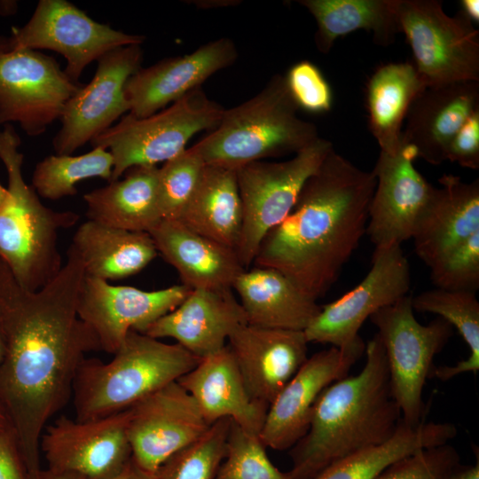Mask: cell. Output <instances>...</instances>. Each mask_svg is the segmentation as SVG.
Returning a JSON list of instances; mask_svg holds the SVG:
<instances>
[{
	"instance_id": "6da1fadb",
	"label": "cell",
	"mask_w": 479,
	"mask_h": 479,
	"mask_svg": "<svg viewBox=\"0 0 479 479\" xmlns=\"http://www.w3.org/2000/svg\"><path fill=\"white\" fill-rule=\"evenodd\" d=\"M85 277L70 246L58 275L36 291L20 287L0 262V303L5 349L0 363V404L13 431L28 479H42L40 438L72 397L77 369L98 339L79 318Z\"/></svg>"
},
{
	"instance_id": "7a4b0ae2",
	"label": "cell",
	"mask_w": 479,
	"mask_h": 479,
	"mask_svg": "<svg viewBox=\"0 0 479 479\" xmlns=\"http://www.w3.org/2000/svg\"><path fill=\"white\" fill-rule=\"evenodd\" d=\"M376 179L333 149L288 216L263 237L252 266L271 268L318 301L365 234Z\"/></svg>"
},
{
	"instance_id": "3957f363",
	"label": "cell",
	"mask_w": 479,
	"mask_h": 479,
	"mask_svg": "<svg viewBox=\"0 0 479 479\" xmlns=\"http://www.w3.org/2000/svg\"><path fill=\"white\" fill-rule=\"evenodd\" d=\"M365 352L358 373L334 381L318 397L306 434L291 448L294 479H311L341 459L385 442L398 428L401 412L377 334Z\"/></svg>"
},
{
	"instance_id": "277c9868",
	"label": "cell",
	"mask_w": 479,
	"mask_h": 479,
	"mask_svg": "<svg viewBox=\"0 0 479 479\" xmlns=\"http://www.w3.org/2000/svg\"><path fill=\"white\" fill-rule=\"evenodd\" d=\"M109 362L84 358L73 384L75 420L123 412L191 371L200 358L178 343L169 344L131 330Z\"/></svg>"
},
{
	"instance_id": "5b68a950",
	"label": "cell",
	"mask_w": 479,
	"mask_h": 479,
	"mask_svg": "<svg viewBox=\"0 0 479 479\" xmlns=\"http://www.w3.org/2000/svg\"><path fill=\"white\" fill-rule=\"evenodd\" d=\"M20 138L12 124L0 131V159L8 174V197L0 208V262L23 288L36 291L62 268L59 232L75 225L79 216L44 206L23 179Z\"/></svg>"
},
{
	"instance_id": "8992f818",
	"label": "cell",
	"mask_w": 479,
	"mask_h": 479,
	"mask_svg": "<svg viewBox=\"0 0 479 479\" xmlns=\"http://www.w3.org/2000/svg\"><path fill=\"white\" fill-rule=\"evenodd\" d=\"M281 75L247 101L224 109L216 129L192 147L205 164L237 170L267 158L295 154L319 136L314 123L301 119Z\"/></svg>"
},
{
	"instance_id": "52a82bcc",
	"label": "cell",
	"mask_w": 479,
	"mask_h": 479,
	"mask_svg": "<svg viewBox=\"0 0 479 479\" xmlns=\"http://www.w3.org/2000/svg\"><path fill=\"white\" fill-rule=\"evenodd\" d=\"M224 110L200 87L150 116H122L90 144L109 150L114 160L110 182L115 181L132 167L156 166L176 157L196 133L216 129Z\"/></svg>"
},
{
	"instance_id": "ba28073f",
	"label": "cell",
	"mask_w": 479,
	"mask_h": 479,
	"mask_svg": "<svg viewBox=\"0 0 479 479\" xmlns=\"http://www.w3.org/2000/svg\"><path fill=\"white\" fill-rule=\"evenodd\" d=\"M333 144L318 137L283 161H258L236 170L243 222L236 253L245 269L253 265L263 237L293 209L306 182Z\"/></svg>"
},
{
	"instance_id": "9c48e42d",
	"label": "cell",
	"mask_w": 479,
	"mask_h": 479,
	"mask_svg": "<svg viewBox=\"0 0 479 479\" xmlns=\"http://www.w3.org/2000/svg\"><path fill=\"white\" fill-rule=\"evenodd\" d=\"M370 318L385 350L391 394L402 420L417 426L424 421L422 391L434 366L433 359L452 337L453 327L442 318L428 325L419 323L409 295L379 310Z\"/></svg>"
},
{
	"instance_id": "30bf717a",
	"label": "cell",
	"mask_w": 479,
	"mask_h": 479,
	"mask_svg": "<svg viewBox=\"0 0 479 479\" xmlns=\"http://www.w3.org/2000/svg\"><path fill=\"white\" fill-rule=\"evenodd\" d=\"M397 18L427 87L479 82V31L460 12L447 15L436 0H398Z\"/></svg>"
},
{
	"instance_id": "8fae6325",
	"label": "cell",
	"mask_w": 479,
	"mask_h": 479,
	"mask_svg": "<svg viewBox=\"0 0 479 479\" xmlns=\"http://www.w3.org/2000/svg\"><path fill=\"white\" fill-rule=\"evenodd\" d=\"M82 84L72 82L51 56L12 49L0 37V125L18 122L31 137L59 120Z\"/></svg>"
},
{
	"instance_id": "7c38bea8",
	"label": "cell",
	"mask_w": 479,
	"mask_h": 479,
	"mask_svg": "<svg viewBox=\"0 0 479 479\" xmlns=\"http://www.w3.org/2000/svg\"><path fill=\"white\" fill-rule=\"evenodd\" d=\"M12 49L51 50L61 54L68 78L79 82L92 61L119 47L141 44L145 36L130 35L95 21L66 0H41L29 20L4 37Z\"/></svg>"
},
{
	"instance_id": "4fadbf2b",
	"label": "cell",
	"mask_w": 479,
	"mask_h": 479,
	"mask_svg": "<svg viewBox=\"0 0 479 479\" xmlns=\"http://www.w3.org/2000/svg\"><path fill=\"white\" fill-rule=\"evenodd\" d=\"M130 409L104 418L77 420L65 415L47 424L40 438L46 475L75 474L104 479L131 459L128 437Z\"/></svg>"
},
{
	"instance_id": "5bb4252c",
	"label": "cell",
	"mask_w": 479,
	"mask_h": 479,
	"mask_svg": "<svg viewBox=\"0 0 479 479\" xmlns=\"http://www.w3.org/2000/svg\"><path fill=\"white\" fill-rule=\"evenodd\" d=\"M410 287V265L401 246L375 248L363 280L339 299L321 306L303 331L308 342L340 349L357 343L362 340L358 332L364 322L408 295Z\"/></svg>"
},
{
	"instance_id": "9a60e30c",
	"label": "cell",
	"mask_w": 479,
	"mask_h": 479,
	"mask_svg": "<svg viewBox=\"0 0 479 479\" xmlns=\"http://www.w3.org/2000/svg\"><path fill=\"white\" fill-rule=\"evenodd\" d=\"M141 44L108 51L98 60L93 78L67 101L59 120L61 128L52 139L56 154L70 155L130 111L124 87L140 67Z\"/></svg>"
},
{
	"instance_id": "2e32d148",
	"label": "cell",
	"mask_w": 479,
	"mask_h": 479,
	"mask_svg": "<svg viewBox=\"0 0 479 479\" xmlns=\"http://www.w3.org/2000/svg\"><path fill=\"white\" fill-rule=\"evenodd\" d=\"M209 425L192 397L177 381L130 408L128 437L133 461L155 474L174 453L203 436Z\"/></svg>"
},
{
	"instance_id": "e0dca14e",
	"label": "cell",
	"mask_w": 479,
	"mask_h": 479,
	"mask_svg": "<svg viewBox=\"0 0 479 479\" xmlns=\"http://www.w3.org/2000/svg\"><path fill=\"white\" fill-rule=\"evenodd\" d=\"M190 291L182 284L144 291L85 276L77 312L96 335L100 350L114 354L130 331L143 333L157 319L175 310Z\"/></svg>"
},
{
	"instance_id": "ac0fdd59",
	"label": "cell",
	"mask_w": 479,
	"mask_h": 479,
	"mask_svg": "<svg viewBox=\"0 0 479 479\" xmlns=\"http://www.w3.org/2000/svg\"><path fill=\"white\" fill-rule=\"evenodd\" d=\"M416 158L403 139L397 153H380L365 231L375 248L401 246L413 236L434 188L415 169Z\"/></svg>"
},
{
	"instance_id": "d6986e66",
	"label": "cell",
	"mask_w": 479,
	"mask_h": 479,
	"mask_svg": "<svg viewBox=\"0 0 479 479\" xmlns=\"http://www.w3.org/2000/svg\"><path fill=\"white\" fill-rule=\"evenodd\" d=\"M365 350L360 340L343 349L331 346L308 357L269 405L258 435L262 444L278 451L292 448L306 434L319 395L348 375Z\"/></svg>"
},
{
	"instance_id": "ffe728a7",
	"label": "cell",
	"mask_w": 479,
	"mask_h": 479,
	"mask_svg": "<svg viewBox=\"0 0 479 479\" xmlns=\"http://www.w3.org/2000/svg\"><path fill=\"white\" fill-rule=\"evenodd\" d=\"M237 59L234 42L222 37L200 46L189 54L140 67L128 79L124 87L130 114L144 118L162 110L200 88L211 75L232 66Z\"/></svg>"
},
{
	"instance_id": "44dd1931",
	"label": "cell",
	"mask_w": 479,
	"mask_h": 479,
	"mask_svg": "<svg viewBox=\"0 0 479 479\" xmlns=\"http://www.w3.org/2000/svg\"><path fill=\"white\" fill-rule=\"evenodd\" d=\"M308 343L303 331L246 324L227 346L251 398L269 406L307 360Z\"/></svg>"
},
{
	"instance_id": "7402d4cb",
	"label": "cell",
	"mask_w": 479,
	"mask_h": 479,
	"mask_svg": "<svg viewBox=\"0 0 479 479\" xmlns=\"http://www.w3.org/2000/svg\"><path fill=\"white\" fill-rule=\"evenodd\" d=\"M246 324V314L232 288L193 289L142 334L159 340L172 338L203 358L224 349L232 334Z\"/></svg>"
},
{
	"instance_id": "603a6c76",
	"label": "cell",
	"mask_w": 479,
	"mask_h": 479,
	"mask_svg": "<svg viewBox=\"0 0 479 479\" xmlns=\"http://www.w3.org/2000/svg\"><path fill=\"white\" fill-rule=\"evenodd\" d=\"M478 110L479 82L427 87L409 108L402 139L415 148L417 157L439 165L446 161L453 137Z\"/></svg>"
},
{
	"instance_id": "cb8c5ba5",
	"label": "cell",
	"mask_w": 479,
	"mask_h": 479,
	"mask_svg": "<svg viewBox=\"0 0 479 479\" xmlns=\"http://www.w3.org/2000/svg\"><path fill=\"white\" fill-rule=\"evenodd\" d=\"M177 382L192 397L209 425L226 418L259 435L269 406L251 398L227 345L200 358Z\"/></svg>"
},
{
	"instance_id": "d4e9b609",
	"label": "cell",
	"mask_w": 479,
	"mask_h": 479,
	"mask_svg": "<svg viewBox=\"0 0 479 479\" xmlns=\"http://www.w3.org/2000/svg\"><path fill=\"white\" fill-rule=\"evenodd\" d=\"M438 182L412 238L416 255L428 267L479 232V180L444 174Z\"/></svg>"
},
{
	"instance_id": "484cf974",
	"label": "cell",
	"mask_w": 479,
	"mask_h": 479,
	"mask_svg": "<svg viewBox=\"0 0 479 479\" xmlns=\"http://www.w3.org/2000/svg\"><path fill=\"white\" fill-rule=\"evenodd\" d=\"M149 234L157 252L193 289L232 288L246 270L236 250L200 235L177 220H161Z\"/></svg>"
},
{
	"instance_id": "4316f807",
	"label": "cell",
	"mask_w": 479,
	"mask_h": 479,
	"mask_svg": "<svg viewBox=\"0 0 479 479\" xmlns=\"http://www.w3.org/2000/svg\"><path fill=\"white\" fill-rule=\"evenodd\" d=\"M232 290L240 298L247 324L253 326L304 331L321 309L317 301L271 268L251 266L244 270Z\"/></svg>"
},
{
	"instance_id": "83f0119b",
	"label": "cell",
	"mask_w": 479,
	"mask_h": 479,
	"mask_svg": "<svg viewBox=\"0 0 479 479\" xmlns=\"http://www.w3.org/2000/svg\"><path fill=\"white\" fill-rule=\"evenodd\" d=\"M122 180L109 182L83 196L89 220L131 232H148L161 220L157 166L129 169Z\"/></svg>"
},
{
	"instance_id": "f1b7e54d",
	"label": "cell",
	"mask_w": 479,
	"mask_h": 479,
	"mask_svg": "<svg viewBox=\"0 0 479 479\" xmlns=\"http://www.w3.org/2000/svg\"><path fill=\"white\" fill-rule=\"evenodd\" d=\"M71 246L82 261L85 276L106 281L137 274L158 255L148 232L122 230L92 220L78 227Z\"/></svg>"
},
{
	"instance_id": "f546056e",
	"label": "cell",
	"mask_w": 479,
	"mask_h": 479,
	"mask_svg": "<svg viewBox=\"0 0 479 479\" xmlns=\"http://www.w3.org/2000/svg\"><path fill=\"white\" fill-rule=\"evenodd\" d=\"M177 221L236 250L243 222L236 171L205 164L197 188Z\"/></svg>"
},
{
	"instance_id": "4dcf8cb0",
	"label": "cell",
	"mask_w": 479,
	"mask_h": 479,
	"mask_svg": "<svg viewBox=\"0 0 479 479\" xmlns=\"http://www.w3.org/2000/svg\"><path fill=\"white\" fill-rule=\"evenodd\" d=\"M427 88L413 64L382 65L366 86L368 126L381 152L397 153L402 145V127L413 100Z\"/></svg>"
},
{
	"instance_id": "1f68e13d",
	"label": "cell",
	"mask_w": 479,
	"mask_h": 479,
	"mask_svg": "<svg viewBox=\"0 0 479 479\" xmlns=\"http://www.w3.org/2000/svg\"><path fill=\"white\" fill-rule=\"evenodd\" d=\"M398 0H300L314 17L317 49L327 54L340 36L358 29L373 34L375 43L389 46L401 33Z\"/></svg>"
},
{
	"instance_id": "d6a6232c",
	"label": "cell",
	"mask_w": 479,
	"mask_h": 479,
	"mask_svg": "<svg viewBox=\"0 0 479 479\" xmlns=\"http://www.w3.org/2000/svg\"><path fill=\"white\" fill-rule=\"evenodd\" d=\"M457 435L454 424L401 420L393 436L331 464L311 479H375L386 468L418 451L447 444Z\"/></svg>"
},
{
	"instance_id": "836d02e7",
	"label": "cell",
	"mask_w": 479,
	"mask_h": 479,
	"mask_svg": "<svg viewBox=\"0 0 479 479\" xmlns=\"http://www.w3.org/2000/svg\"><path fill=\"white\" fill-rule=\"evenodd\" d=\"M412 306L420 312L434 313L454 326L469 348V355L453 366H433L429 377L447 381L479 370V302L475 293L440 288L412 297Z\"/></svg>"
},
{
	"instance_id": "e575fe53",
	"label": "cell",
	"mask_w": 479,
	"mask_h": 479,
	"mask_svg": "<svg viewBox=\"0 0 479 479\" xmlns=\"http://www.w3.org/2000/svg\"><path fill=\"white\" fill-rule=\"evenodd\" d=\"M113 166L112 154L101 147L78 156L50 155L36 164L31 186L40 197L59 200L76 194V185L84 179L100 177L110 182Z\"/></svg>"
},
{
	"instance_id": "d590c367",
	"label": "cell",
	"mask_w": 479,
	"mask_h": 479,
	"mask_svg": "<svg viewBox=\"0 0 479 479\" xmlns=\"http://www.w3.org/2000/svg\"><path fill=\"white\" fill-rule=\"evenodd\" d=\"M231 422L224 418L211 424L199 439L170 456L155 473L156 479H215Z\"/></svg>"
},
{
	"instance_id": "8d00e7d4",
	"label": "cell",
	"mask_w": 479,
	"mask_h": 479,
	"mask_svg": "<svg viewBox=\"0 0 479 479\" xmlns=\"http://www.w3.org/2000/svg\"><path fill=\"white\" fill-rule=\"evenodd\" d=\"M257 435L231 422L225 454L215 479H294L269 459Z\"/></svg>"
},
{
	"instance_id": "74e56055",
	"label": "cell",
	"mask_w": 479,
	"mask_h": 479,
	"mask_svg": "<svg viewBox=\"0 0 479 479\" xmlns=\"http://www.w3.org/2000/svg\"><path fill=\"white\" fill-rule=\"evenodd\" d=\"M205 162L192 146L159 168L158 200L162 220H177L192 197Z\"/></svg>"
},
{
	"instance_id": "f35d334b",
	"label": "cell",
	"mask_w": 479,
	"mask_h": 479,
	"mask_svg": "<svg viewBox=\"0 0 479 479\" xmlns=\"http://www.w3.org/2000/svg\"><path fill=\"white\" fill-rule=\"evenodd\" d=\"M436 288L475 293L479 288V232L437 260L430 267Z\"/></svg>"
},
{
	"instance_id": "ab89813d",
	"label": "cell",
	"mask_w": 479,
	"mask_h": 479,
	"mask_svg": "<svg viewBox=\"0 0 479 479\" xmlns=\"http://www.w3.org/2000/svg\"><path fill=\"white\" fill-rule=\"evenodd\" d=\"M459 464L456 449L445 444L399 459L375 479H439Z\"/></svg>"
},
{
	"instance_id": "60d3db41",
	"label": "cell",
	"mask_w": 479,
	"mask_h": 479,
	"mask_svg": "<svg viewBox=\"0 0 479 479\" xmlns=\"http://www.w3.org/2000/svg\"><path fill=\"white\" fill-rule=\"evenodd\" d=\"M285 78L299 108L315 114L326 113L331 109V88L319 68L312 62H297L289 68Z\"/></svg>"
},
{
	"instance_id": "b9f144b4",
	"label": "cell",
	"mask_w": 479,
	"mask_h": 479,
	"mask_svg": "<svg viewBox=\"0 0 479 479\" xmlns=\"http://www.w3.org/2000/svg\"><path fill=\"white\" fill-rule=\"evenodd\" d=\"M446 161L473 170L479 169V110L467 120L452 139Z\"/></svg>"
},
{
	"instance_id": "7bdbcfd3",
	"label": "cell",
	"mask_w": 479,
	"mask_h": 479,
	"mask_svg": "<svg viewBox=\"0 0 479 479\" xmlns=\"http://www.w3.org/2000/svg\"><path fill=\"white\" fill-rule=\"evenodd\" d=\"M0 479H28L13 431L0 433Z\"/></svg>"
},
{
	"instance_id": "ee69618b",
	"label": "cell",
	"mask_w": 479,
	"mask_h": 479,
	"mask_svg": "<svg viewBox=\"0 0 479 479\" xmlns=\"http://www.w3.org/2000/svg\"><path fill=\"white\" fill-rule=\"evenodd\" d=\"M104 479H156V476L140 468L131 458L122 469Z\"/></svg>"
},
{
	"instance_id": "f6af8a7d",
	"label": "cell",
	"mask_w": 479,
	"mask_h": 479,
	"mask_svg": "<svg viewBox=\"0 0 479 479\" xmlns=\"http://www.w3.org/2000/svg\"><path fill=\"white\" fill-rule=\"evenodd\" d=\"M439 479H479V461L469 466L460 464L445 473Z\"/></svg>"
},
{
	"instance_id": "bcb514c9",
	"label": "cell",
	"mask_w": 479,
	"mask_h": 479,
	"mask_svg": "<svg viewBox=\"0 0 479 479\" xmlns=\"http://www.w3.org/2000/svg\"><path fill=\"white\" fill-rule=\"evenodd\" d=\"M460 13L473 24L479 21V1L462 0L460 2Z\"/></svg>"
},
{
	"instance_id": "7dc6e473",
	"label": "cell",
	"mask_w": 479,
	"mask_h": 479,
	"mask_svg": "<svg viewBox=\"0 0 479 479\" xmlns=\"http://www.w3.org/2000/svg\"><path fill=\"white\" fill-rule=\"evenodd\" d=\"M4 349H5V338H4V324H3L2 309H1V303H0V363L4 357Z\"/></svg>"
},
{
	"instance_id": "c3c4849f",
	"label": "cell",
	"mask_w": 479,
	"mask_h": 479,
	"mask_svg": "<svg viewBox=\"0 0 479 479\" xmlns=\"http://www.w3.org/2000/svg\"><path fill=\"white\" fill-rule=\"evenodd\" d=\"M42 479H84V478L75 474H61V475H46L43 474Z\"/></svg>"
},
{
	"instance_id": "681fc988",
	"label": "cell",
	"mask_w": 479,
	"mask_h": 479,
	"mask_svg": "<svg viewBox=\"0 0 479 479\" xmlns=\"http://www.w3.org/2000/svg\"><path fill=\"white\" fill-rule=\"evenodd\" d=\"M9 422L3 407L0 404V433L9 428Z\"/></svg>"
},
{
	"instance_id": "f907efd6",
	"label": "cell",
	"mask_w": 479,
	"mask_h": 479,
	"mask_svg": "<svg viewBox=\"0 0 479 479\" xmlns=\"http://www.w3.org/2000/svg\"><path fill=\"white\" fill-rule=\"evenodd\" d=\"M7 197H8V190H7V188H4L0 184V208H2L4 203L6 201Z\"/></svg>"
}]
</instances>
